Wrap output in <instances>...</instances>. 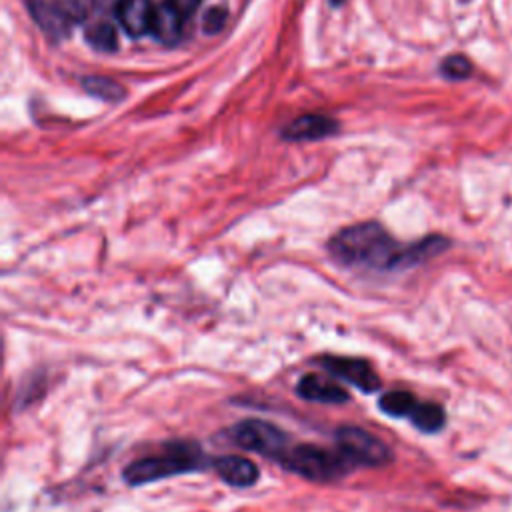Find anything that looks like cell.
Listing matches in <instances>:
<instances>
[{
  "label": "cell",
  "instance_id": "7a4b0ae2",
  "mask_svg": "<svg viewBox=\"0 0 512 512\" xmlns=\"http://www.w3.org/2000/svg\"><path fill=\"white\" fill-rule=\"evenodd\" d=\"M210 464L212 458H208L196 442L172 440L166 442L158 454L136 458L124 466L122 478L128 486H142L170 476L206 470Z\"/></svg>",
  "mask_w": 512,
  "mask_h": 512
},
{
  "label": "cell",
  "instance_id": "5bb4252c",
  "mask_svg": "<svg viewBox=\"0 0 512 512\" xmlns=\"http://www.w3.org/2000/svg\"><path fill=\"white\" fill-rule=\"evenodd\" d=\"M416 396L406 392V390H390L384 392L378 400V406L384 414L392 416V418H408L410 412L416 406Z\"/></svg>",
  "mask_w": 512,
  "mask_h": 512
},
{
  "label": "cell",
  "instance_id": "ffe728a7",
  "mask_svg": "<svg viewBox=\"0 0 512 512\" xmlns=\"http://www.w3.org/2000/svg\"><path fill=\"white\" fill-rule=\"evenodd\" d=\"M92 2L96 4V8H100V10H104V12H112V10L116 12L122 0H92Z\"/></svg>",
  "mask_w": 512,
  "mask_h": 512
},
{
  "label": "cell",
  "instance_id": "44dd1931",
  "mask_svg": "<svg viewBox=\"0 0 512 512\" xmlns=\"http://www.w3.org/2000/svg\"><path fill=\"white\" fill-rule=\"evenodd\" d=\"M330 2H332V4H340L342 0H330Z\"/></svg>",
  "mask_w": 512,
  "mask_h": 512
},
{
  "label": "cell",
  "instance_id": "9a60e30c",
  "mask_svg": "<svg viewBox=\"0 0 512 512\" xmlns=\"http://www.w3.org/2000/svg\"><path fill=\"white\" fill-rule=\"evenodd\" d=\"M82 86L88 94L106 102H118L126 94L124 86L118 80L106 78V76H86L82 78Z\"/></svg>",
  "mask_w": 512,
  "mask_h": 512
},
{
  "label": "cell",
  "instance_id": "7c38bea8",
  "mask_svg": "<svg viewBox=\"0 0 512 512\" xmlns=\"http://www.w3.org/2000/svg\"><path fill=\"white\" fill-rule=\"evenodd\" d=\"M182 16L168 4H162L154 12L150 34L162 44H176L182 36Z\"/></svg>",
  "mask_w": 512,
  "mask_h": 512
},
{
  "label": "cell",
  "instance_id": "30bf717a",
  "mask_svg": "<svg viewBox=\"0 0 512 512\" xmlns=\"http://www.w3.org/2000/svg\"><path fill=\"white\" fill-rule=\"evenodd\" d=\"M336 130H338V122L326 114H302L282 130V136L292 142H302V140L326 138Z\"/></svg>",
  "mask_w": 512,
  "mask_h": 512
},
{
  "label": "cell",
  "instance_id": "9c48e42d",
  "mask_svg": "<svg viewBox=\"0 0 512 512\" xmlns=\"http://www.w3.org/2000/svg\"><path fill=\"white\" fill-rule=\"evenodd\" d=\"M26 8L30 10V16L34 22L52 38H64L70 30V16L64 12V8L58 2L48 0H24Z\"/></svg>",
  "mask_w": 512,
  "mask_h": 512
},
{
  "label": "cell",
  "instance_id": "5b68a950",
  "mask_svg": "<svg viewBox=\"0 0 512 512\" xmlns=\"http://www.w3.org/2000/svg\"><path fill=\"white\" fill-rule=\"evenodd\" d=\"M334 446L354 468H378L388 464L394 454L386 442L360 426H340L334 432Z\"/></svg>",
  "mask_w": 512,
  "mask_h": 512
},
{
  "label": "cell",
  "instance_id": "4fadbf2b",
  "mask_svg": "<svg viewBox=\"0 0 512 512\" xmlns=\"http://www.w3.org/2000/svg\"><path fill=\"white\" fill-rule=\"evenodd\" d=\"M408 420L412 422V426H416L420 432H438L442 430L444 422H446V414L444 408L436 402H416L414 410L410 412Z\"/></svg>",
  "mask_w": 512,
  "mask_h": 512
},
{
  "label": "cell",
  "instance_id": "8992f818",
  "mask_svg": "<svg viewBox=\"0 0 512 512\" xmlns=\"http://www.w3.org/2000/svg\"><path fill=\"white\" fill-rule=\"evenodd\" d=\"M318 364L332 374L334 378H340L354 388H358L364 394H372L380 390L382 382L380 376L376 374L374 366L364 360V358H354V356H340V354H322L318 358Z\"/></svg>",
  "mask_w": 512,
  "mask_h": 512
},
{
  "label": "cell",
  "instance_id": "ac0fdd59",
  "mask_svg": "<svg viewBox=\"0 0 512 512\" xmlns=\"http://www.w3.org/2000/svg\"><path fill=\"white\" fill-rule=\"evenodd\" d=\"M224 22H226V10L222 6H214L210 8L204 18H202V30L206 34H216L224 28Z\"/></svg>",
  "mask_w": 512,
  "mask_h": 512
},
{
  "label": "cell",
  "instance_id": "52a82bcc",
  "mask_svg": "<svg viewBox=\"0 0 512 512\" xmlns=\"http://www.w3.org/2000/svg\"><path fill=\"white\" fill-rule=\"evenodd\" d=\"M210 468L218 474L220 480H224L228 486H234V488H250L260 478L258 466L246 456H236V454L216 456L212 458Z\"/></svg>",
  "mask_w": 512,
  "mask_h": 512
},
{
  "label": "cell",
  "instance_id": "2e32d148",
  "mask_svg": "<svg viewBox=\"0 0 512 512\" xmlns=\"http://www.w3.org/2000/svg\"><path fill=\"white\" fill-rule=\"evenodd\" d=\"M86 40L98 48V50H116V44H118V38H116V28L110 24V22H98L94 26L88 28L86 32Z\"/></svg>",
  "mask_w": 512,
  "mask_h": 512
},
{
  "label": "cell",
  "instance_id": "277c9868",
  "mask_svg": "<svg viewBox=\"0 0 512 512\" xmlns=\"http://www.w3.org/2000/svg\"><path fill=\"white\" fill-rule=\"evenodd\" d=\"M226 434L230 442L240 446L242 450L256 452L276 462L290 448V436L282 428L258 418H246L242 422H236Z\"/></svg>",
  "mask_w": 512,
  "mask_h": 512
},
{
  "label": "cell",
  "instance_id": "3957f363",
  "mask_svg": "<svg viewBox=\"0 0 512 512\" xmlns=\"http://www.w3.org/2000/svg\"><path fill=\"white\" fill-rule=\"evenodd\" d=\"M278 464L284 470L314 482H332L352 470L336 446L324 448L318 444H290Z\"/></svg>",
  "mask_w": 512,
  "mask_h": 512
},
{
  "label": "cell",
  "instance_id": "6da1fadb",
  "mask_svg": "<svg viewBox=\"0 0 512 512\" xmlns=\"http://www.w3.org/2000/svg\"><path fill=\"white\" fill-rule=\"evenodd\" d=\"M328 254L344 266L370 270L414 266L412 244H398L378 222H360L338 230L328 240Z\"/></svg>",
  "mask_w": 512,
  "mask_h": 512
},
{
  "label": "cell",
  "instance_id": "8fae6325",
  "mask_svg": "<svg viewBox=\"0 0 512 512\" xmlns=\"http://www.w3.org/2000/svg\"><path fill=\"white\" fill-rule=\"evenodd\" d=\"M154 12L156 6H152L150 0H122L116 10V16L126 34L138 38L150 32Z\"/></svg>",
  "mask_w": 512,
  "mask_h": 512
},
{
  "label": "cell",
  "instance_id": "d6986e66",
  "mask_svg": "<svg viewBox=\"0 0 512 512\" xmlns=\"http://www.w3.org/2000/svg\"><path fill=\"white\" fill-rule=\"evenodd\" d=\"M202 0H166L168 6H172L182 18L190 16L198 6H200Z\"/></svg>",
  "mask_w": 512,
  "mask_h": 512
},
{
  "label": "cell",
  "instance_id": "e0dca14e",
  "mask_svg": "<svg viewBox=\"0 0 512 512\" xmlns=\"http://www.w3.org/2000/svg\"><path fill=\"white\" fill-rule=\"evenodd\" d=\"M440 68H442V74L446 78H452V80H462V78L470 76V72H472L470 60L462 54H452V56L444 58Z\"/></svg>",
  "mask_w": 512,
  "mask_h": 512
},
{
  "label": "cell",
  "instance_id": "ba28073f",
  "mask_svg": "<svg viewBox=\"0 0 512 512\" xmlns=\"http://www.w3.org/2000/svg\"><path fill=\"white\" fill-rule=\"evenodd\" d=\"M296 394L308 402L320 404H346L350 400V394L340 384L320 374H304L296 382Z\"/></svg>",
  "mask_w": 512,
  "mask_h": 512
}]
</instances>
